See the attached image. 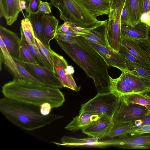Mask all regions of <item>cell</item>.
Instances as JSON below:
<instances>
[{"instance_id":"obj_47","label":"cell","mask_w":150,"mask_h":150,"mask_svg":"<svg viewBox=\"0 0 150 150\" xmlns=\"http://www.w3.org/2000/svg\"><path fill=\"white\" fill-rule=\"evenodd\" d=\"M138 76L150 90V77L139 75Z\"/></svg>"},{"instance_id":"obj_50","label":"cell","mask_w":150,"mask_h":150,"mask_svg":"<svg viewBox=\"0 0 150 150\" xmlns=\"http://www.w3.org/2000/svg\"><path fill=\"white\" fill-rule=\"evenodd\" d=\"M21 0H15L16 2L17 3L18 6H19V2Z\"/></svg>"},{"instance_id":"obj_5","label":"cell","mask_w":150,"mask_h":150,"mask_svg":"<svg viewBox=\"0 0 150 150\" xmlns=\"http://www.w3.org/2000/svg\"><path fill=\"white\" fill-rule=\"evenodd\" d=\"M120 97L110 92L98 93L93 98L81 104L79 114L89 112L113 117L118 107Z\"/></svg>"},{"instance_id":"obj_44","label":"cell","mask_w":150,"mask_h":150,"mask_svg":"<svg viewBox=\"0 0 150 150\" xmlns=\"http://www.w3.org/2000/svg\"><path fill=\"white\" fill-rule=\"evenodd\" d=\"M140 21L150 26V12L143 13L141 16Z\"/></svg>"},{"instance_id":"obj_34","label":"cell","mask_w":150,"mask_h":150,"mask_svg":"<svg viewBox=\"0 0 150 150\" xmlns=\"http://www.w3.org/2000/svg\"><path fill=\"white\" fill-rule=\"evenodd\" d=\"M35 44L43 55L47 59L51 66L54 68L52 58L51 49H49L44 45L35 35Z\"/></svg>"},{"instance_id":"obj_31","label":"cell","mask_w":150,"mask_h":150,"mask_svg":"<svg viewBox=\"0 0 150 150\" xmlns=\"http://www.w3.org/2000/svg\"><path fill=\"white\" fill-rule=\"evenodd\" d=\"M20 75L23 79L32 83L45 86L41 82L31 74L25 67L23 62L19 59L13 57Z\"/></svg>"},{"instance_id":"obj_26","label":"cell","mask_w":150,"mask_h":150,"mask_svg":"<svg viewBox=\"0 0 150 150\" xmlns=\"http://www.w3.org/2000/svg\"><path fill=\"white\" fill-rule=\"evenodd\" d=\"M109 91L115 95L120 97L135 93L119 77L113 79L110 77Z\"/></svg>"},{"instance_id":"obj_42","label":"cell","mask_w":150,"mask_h":150,"mask_svg":"<svg viewBox=\"0 0 150 150\" xmlns=\"http://www.w3.org/2000/svg\"><path fill=\"white\" fill-rule=\"evenodd\" d=\"M52 108L51 105L48 103H44L40 107V113L44 116L48 115L51 113Z\"/></svg>"},{"instance_id":"obj_49","label":"cell","mask_w":150,"mask_h":150,"mask_svg":"<svg viewBox=\"0 0 150 150\" xmlns=\"http://www.w3.org/2000/svg\"><path fill=\"white\" fill-rule=\"evenodd\" d=\"M149 40L150 42V26L149 27Z\"/></svg>"},{"instance_id":"obj_18","label":"cell","mask_w":150,"mask_h":150,"mask_svg":"<svg viewBox=\"0 0 150 150\" xmlns=\"http://www.w3.org/2000/svg\"><path fill=\"white\" fill-rule=\"evenodd\" d=\"M101 115L89 112L79 114L78 115L73 118L71 122L66 126L65 128L72 132L82 129L97 120Z\"/></svg>"},{"instance_id":"obj_1","label":"cell","mask_w":150,"mask_h":150,"mask_svg":"<svg viewBox=\"0 0 150 150\" xmlns=\"http://www.w3.org/2000/svg\"><path fill=\"white\" fill-rule=\"evenodd\" d=\"M72 43L56 39L60 48L93 80L98 93L109 92L110 67L103 57L80 36Z\"/></svg>"},{"instance_id":"obj_37","label":"cell","mask_w":150,"mask_h":150,"mask_svg":"<svg viewBox=\"0 0 150 150\" xmlns=\"http://www.w3.org/2000/svg\"><path fill=\"white\" fill-rule=\"evenodd\" d=\"M150 133V125H146L137 127L128 131L126 134L133 136Z\"/></svg>"},{"instance_id":"obj_32","label":"cell","mask_w":150,"mask_h":150,"mask_svg":"<svg viewBox=\"0 0 150 150\" xmlns=\"http://www.w3.org/2000/svg\"><path fill=\"white\" fill-rule=\"evenodd\" d=\"M21 28L27 42L36 45L35 35L31 24L27 18H25L21 21Z\"/></svg>"},{"instance_id":"obj_22","label":"cell","mask_w":150,"mask_h":150,"mask_svg":"<svg viewBox=\"0 0 150 150\" xmlns=\"http://www.w3.org/2000/svg\"><path fill=\"white\" fill-rule=\"evenodd\" d=\"M26 17L30 20L32 26L35 36L47 48L51 49L47 43L45 34L41 15L36 13L29 12Z\"/></svg>"},{"instance_id":"obj_7","label":"cell","mask_w":150,"mask_h":150,"mask_svg":"<svg viewBox=\"0 0 150 150\" xmlns=\"http://www.w3.org/2000/svg\"><path fill=\"white\" fill-rule=\"evenodd\" d=\"M150 113L145 107L128 102L123 96H120L118 107L114 114V123L133 122L138 118Z\"/></svg>"},{"instance_id":"obj_46","label":"cell","mask_w":150,"mask_h":150,"mask_svg":"<svg viewBox=\"0 0 150 150\" xmlns=\"http://www.w3.org/2000/svg\"><path fill=\"white\" fill-rule=\"evenodd\" d=\"M28 4L27 2L25 0H21L19 3V7L21 9V11L23 10H27L28 8Z\"/></svg>"},{"instance_id":"obj_40","label":"cell","mask_w":150,"mask_h":150,"mask_svg":"<svg viewBox=\"0 0 150 150\" xmlns=\"http://www.w3.org/2000/svg\"><path fill=\"white\" fill-rule=\"evenodd\" d=\"M120 22L121 24L130 25L128 11L125 2L121 15Z\"/></svg>"},{"instance_id":"obj_36","label":"cell","mask_w":150,"mask_h":150,"mask_svg":"<svg viewBox=\"0 0 150 150\" xmlns=\"http://www.w3.org/2000/svg\"><path fill=\"white\" fill-rule=\"evenodd\" d=\"M138 44L148 60L150 69V42L149 39L138 40Z\"/></svg>"},{"instance_id":"obj_19","label":"cell","mask_w":150,"mask_h":150,"mask_svg":"<svg viewBox=\"0 0 150 150\" xmlns=\"http://www.w3.org/2000/svg\"><path fill=\"white\" fill-rule=\"evenodd\" d=\"M120 79L130 87L135 93L150 92L138 75L129 71L122 72L119 77Z\"/></svg>"},{"instance_id":"obj_38","label":"cell","mask_w":150,"mask_h":150,"mask_svg":"<svg viewBox=\"0 0 150 150\" xmlns=\"http://www.w3.org/2000/svg\"><path fill=\"white\" fill-rule=\"evenodd\" d=\"M35 12L41 15L49 14L51 13V7L50 3L47 1L45 2L40 1L38 11Z\"/></svg>"},{"instance_id":"obj_29","label":"cell","mask_w":150,"mask_h":150,"mask_svg":"<svg viewBox=\"0 0 150 150\" xmlns=\"http://www.w3.org/2000/svg\"><path fill=\"white\" fill-rule=\"evenodd\" d=\"M26 42L37 64L55 73L54 68L51 66L47 59L42 54L36 45Z\"/></svg>"},{"instance_id":"obj_30","label":"cell","mask_w":150,"mask_h":150,"mask_svg":"<svg viewBox=\"0 0 150 150\" xmlns=\"http://www.w3.org/2000/svg\"><path fill=\"white\" fill-rule=\"evenodd\" d=\"M137 127L134 122L114 123L108 137L112 138L125 135L128 131Z\"/></svg>"},{"instance_id":"obj_4","label":"cell","mask_w":150,"mask_h":150,"mask_svg":"<svg viewBox=\"0 0 150 150\" xmlns=\"http://www.w3.org/2000/svg\"><path fill=\"white\" fill-rule=\"evenodd\" d=\"M50 4L58 9L61 20L73 24L72 28L78 34L104 21H98L91 15L79 0H50Z\"/></svg>"},{"instance_id":"obj_15","label":"cell","mask_w":150,"mask_h":150,"mask_svg":"<svg viewBox=\"0 0 150 150\" xmlns=\"http://www.w3.org/2000/svg\"><path fill=\"white\" fill-rule=\"evenodd\" d=\"M0 38L11 56L19 59L20 38L17 34L1 25Z\"/></svg>"},{"instance_id":"obj_35","label":"cell","mask_w":150,"mask_h":150,"mask_svg":"<svg viewBox=\"0 0 150 150\" xmlns=\"http://www.w3.org/2000/svg\"><path fill=\"white\" fill-rule=\"evenodd\" d=\"M119 52L127 60L149 69V67L148 65L143 63L129 53L122 45Z\"/></svg>"},{"instance_id":"obj_2","label":"cell","mask_w":150,"mask_h":150,"mask_svg":"<svg viewBox=\"0 0 150 150\" xmlns=\"http://www.w3.org/2000/svg\"><path fill=\"white\" fill-rule=\"evenodd\" d=\"M2 92L5 97L39 107L48 103L52 108H57L65 101L59 88L35 84L23 79H13L5 83L2 87Z\"/></svg>"},{"instance_id":"obj_23","label":"cell","mask_w":150,"mask_h":150,"mask_svg":"<svg viewBox=\"0 0 150 150\" xmlns=\"http://www.w3.org/2000/svg\"><path fill=\"white\" fill-rule=\"evenodd\" d=\"M129 13L130 26L134 27L140 22L143 11V0H125Z\"/></svg>"},{"instance_id":"obj_51","label":"cell","mask_w":150,"mask_h":150,"mask_svg":"<svg viewBox=\"0 0 150 150\" xmlns=\"http://www.w3.org/2000/svg\"><path fill=\"white\" fill-rule=\"evenodd\" d=\"M25 0L28 3V4L29 0Z\"/></svg>"},{"instance_id":"obj_20","label":"cell","mask_w":150,"mask_h":150,"mask_svg":"<svg viewBox=\"0 0 150 150\" xmlns=\"http://www.w3.org/2000/svg\"><path fill=\"white\" fill-rule=\"evenodd\" d=\"M92 16L96 17L109 15L110 11L109 0H79Z\"/></svg>"},{"instance_id":"obj_17","label":"cell","mask_w":150,"mask_h":150,"mask_svg":"<svg viewBox=\"0 0 150 150\" xmlns=\"http://www.w3.org/2000/svg\"><path fill=\"white\" fill-rule=\"evenodd\" d=\"M21 11L15 0H0V17H4L6 24L11 25Z\"/></svg>"},{"instance_id":"obj_24","label":"cell","mask_w":150,"mask_h":150,"mask_svg":"<svg viewBox=\"0 0 150 150\" xmlns=\"http://www.w3.org/2000/svg\"><path fill=\"white\" fill-rule=\"evenodd\" d=\"M121 45L129 53L149 66L147 58L139 47L137 40L122 36Z\"/></svg>"},{"instance_id":"obj_39","label":"cell","mask_w":150,"mask_h":150,"mask_svg":"<svg viewBox=\"0 0 150 150\" xmlns=\"http://www.w3.org/2000/svg\"><path fill=\"white\" fill-rule=\"evenodd\" d=\"M133 122L134 123L137 127L150 125V113L137 118Z\"/></svg>"},{"instance_id":"obj_33","label":"cell","mask_w":150,"mask_h":150,"mask_svg":"<svg viewBox=\"0 0 150 150\" xmlns=\"http://www.w3.org/2000/svg\"><path fill=\"white\" fill-rule=\"evenodd\" d=\"M126 66L128 71L139 75L150 77V69L127 60Z\"/></svg>"},{"instance_id":"obj_45","label":"cell","mask_w":150,"mask_h":150,"mask_svg":"<svg viewBox=\"0 0 150 150\" xmlns=\"http://www.w3.org/2000/svg\"><path fill=\"white\" fill-rule=\"evenodd\" d=\"M147 12H150L149 0H143V11L142 13Z\"/></svg>"},{"instance_id":"obj_48","label":"cell","mask_w":150,"mask_h":150,"mask_svg":"<svg viewBox=\"0 0 150 150\" xmlns=\"http://www.w3.org/2000/svg\"><path fill=\"white\" fill-rule=\"evenodd\" d=\"M66 71L68 74H72L74 71V68L72 66L68 65L66 68Z\"/></svg>"},{"instance_id":"obj_52","label":"cell","mask_w":150,"mask_h":150,"mask_svg":"<svg viewBox=\"0 0 150 150\" xmlns=\"http://www.w3.org/2000/svg\"><path fill=\"white\" fill-rule=\"evenodd\" d=\"M149 95H150V92L147 93Z\"/></svg>"},{"instance_id":"obj_41","label":"cell","mask_w":150,"mask_h":150,"mask_svg":"<svg viewBox=\"0 0 150 150\" xmlns=\"http://www.w3.org/2000/svg\"><path fill=\"white\" fill-rule=\"evenodd\" d=\"M41 0H29L27 9L25 11L28 13L29 12L34 13L37 11Z\"/></svg>"},{"instance_id":"obj_6","label":"cell","mask_w":150,"mask_h":150,"mask_svg":"<svg viewBox=\"0 0 150 150\" xmlns=\"http://www.w3.org/2000/svg\"><path fill=\"white\" fill-rule=\"evenodd\" d=\"M110 11L106 28V38L109 44L116 45L122 40L120 16L125 0H109Z\"/></svg>"},{"instance_id":"obj_25","label":"cell","mask_w":150,"mask_h":150,"mask_svg":"<svg viewBox=\"0 0 150 150\" xmlns=\"http://www.w3.org/2000/svg\"><path fill=\"white\" fill-rule=\"evenodd\" d=\"M41 17L46 40L50 45V41L55 38L59 21L54 16L50 15H41Z\"/></svg>"},{"instance_id":"obj_27","label":"cell","mask_w":150,"mask_h":150,"mask_svg":"<svg viewBox=\"0 0 150 150\" xmlns=\"http://www.w3.org/2000/svg\"><path fill=\"white\" fill-rule=\"evenodd\" d=\"M20 31L21 37L19 46V59L23 62L37 64L30 50L21 28H20Z\"/></svg>"},{"instance_id":"obj_8","label":"cell","mask_w":150,"mask_h":150,"mask_svg":"<svg viewBox=\"0 0 150 150\" xmlns=\"http://www.w3.org/2000/svg\"><path fill=\"white\" fill-rule=\"evenodd\" d=\"M84 39L103 57L109 67L116 68L122 72L128 71L126 66L127 60L119 52L112 50L109 47L103 46Z\"/></svg>"},{"instance_id":"obj_14","label":"cell","mask_w":150,"mask_h":150,"mask_svg":"<svg viewBox=\"0 0 150 150\" xmlns=\"http://www.w3.org/2000/svg\"><path fill=\"white\" fill-rule=\"evenodd\" d=\"M108 19L101 24L79 33V36L100 45L109 47L106 38Z\"/></svg>"},{"instance_id":"obj_21","label":"cell","mask_w":150,"mask_h":150,"mask_svg":"<svg viewBox=\"0 0 150 150\" xmlns=\"http://www.w3.org/2000/svg\"><path fill=\"white\" fill-rule=\"evenodd\" d=\"M0 68L1 70V64L4 63L14 77V79L22 81L21 77L17 66L13 57L6 48L2 39L0 38Z\"/></svg>"},{"instance_id":"obj_28","label":"cell","mask_w":150,"mask_h":150,"mask_svg":"<svg viewBox=\"0 0 150 150\" xmlns=\"http://www.w3.org/2000/svg\"><path fill=\"white\" fill-rule=\"evenodd\" d=\"M123 96L128 102L144 106L150 111V95L147 93H135Z\"/></svg>"},{"instance_id":"obj_9","label":"cell","mask_w":150,"mask_h":150,"mask_svg":"<svg viewBox=\"0 0 150 150\" xmlns=\"http://www.w3.org/2000/svg\"><path fill=\"white\" fill-rule=\"evenodd\" d=\"M23 63L28 71L45 86L59 88L63 87L62 82L53 71L37 64Z\"/></svg>"},{"instance_id":"obj_16","label":"cell","mask_w":150,"mask_h":150,"mask_svg":"<svg viewBox=\"0 0 150 150\" xmlns=\"http://www.w3.org/2000/svg\"><path fill=\"white\" fill-rule=\"evenodd\" d=\"M149 26L141 22L137 23L134 27L121 24L122 36L137 40L149 39Z\"/></svg>"},{"instance_id":"obj_13","label":"cell","mask_w":150,"mask_h":150,"mask_svg":"<svg viewBox=\"0 0 150 150\" xmlns=\"http://www.w3.org/2000/svg\"><path fill=\"white\" fill-rule=\"evenodd\" d=\"M57 145L68 146H94L103 147L114 146L113 140L100 141L98 139L93 137L77 138L64 136L61 139V143L54 142Z\"/></svg>"},{"instance_id":"obj_53","label":"cell","mask_w":150,"mask_h":150,"mask_svg":"<svg viewBox=\"0 0 150 150\" xmlns=\"http://www.w3.org/2000/svg\"><path fill=\"white\" fill-rule=\"evenodd\" d=\"M150 2V0H149Z\"/></svg>"},{"instance_id":"obj_10","label":"cell","mask_w":150,"mask_h":150,"mask_svg":"<svg viewBox=\"0 0 150 150\" xmlns=\"http://www.w3.org/2000/svg\"><path fill=\"white\" fill-rule=\"evenodd\" d=\"M50 50L56 75L62 82L63 87L76 91H79L81 87L77 85L72 75L67 72L66 68L68 65L66 60L51 49Z\"/></svg>"},{"instance_id":"obj_11","label":"cell","mask_w":150,"mask_h":150,"mask_svg":"<svg viewBox=\"0 0 150 150\" xmlns=\"http://www.w3.org/2000/svg\"><path fill=\"white\" fill-rule=\"evenodd\" d=\"M113 117L106 114L101 115L97 120L81 129L82 132L98 140L108 137L114 124Z\"/></svg>"},{"instance_id":"obj_3","label":"cell","mask_w":150,"mask_h":150,"mask_svg":"<svg viewBox=\"0 0 150 150\" xmlns=\"http://www.w3.org/2000/svg\"><path fill=\"white\" fill-rule=\"evenodd\" d=\"M0 110L12 124L29 131L42 127L64 117L52 113L47 116L43 115L40 113L39 106L5 97L0 100Z\"/></svg>"},{"instance_id":"obj_43","label":"cell","mask_w":150,"mask_h":150,"mask_svg":"<svg viewBox=\"0 0 150 150\" xmlns=\"http://www.w3.org/2000/svg\"><path fill=\"white\" fill-rule=\"evenodd\" d=\"M73 24L68 21L64 22V23L58 27L57 33H64L66 32L71 28H72Z\"/></svg>"},{"instance_id":"obj_12","label":"cell","mask_w":150,"mask_h":150,"mask_svg":"<svg viewBox=\"0 0 150 150\" xmlns=\"http://www.w3.org/2000/svg\"><path fill=\"white\" fill-rule=\"evenodd\" d=\"M119 137V139H115V146L128 149L150 148V133L133 136L127 134Z\"/></svg>"}]
</instances>
